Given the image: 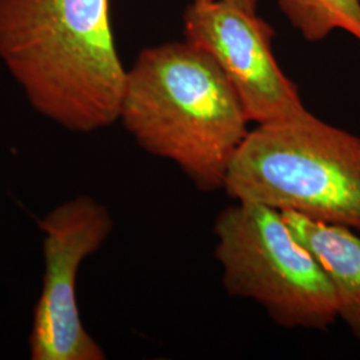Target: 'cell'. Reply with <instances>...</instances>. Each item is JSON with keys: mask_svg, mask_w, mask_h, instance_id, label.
Returning <instances> with one entry per match:
<instances>
[{"mask_svg": "<svg viewBox=\"0 0 360 360\" xmlns=\"http://www.w3.org/2000/svg\"><path fill=\"white\" fill-rule=\"evenodd\" d=\"M282 13L309 41H319L335 30L360 40V0H278Z\"/></svg>", "mask_w": 360, "mask_h": 360, "instance_id": "ba28073f", "label": "cell"}, {"mask_svg": "<svg viewBox=\"0 0 360 360\" xmlns=\"http://www.w3.org/2000/svg\"><path fill=\"white\" fill-rule=\"evenodd\" d=\"M223 190L235 202L360 232V138L314 114L257 124L235 155Z\"/></svg>", "mask_w": 360, "mask_h": 360, "instance_id": "3957f363", "label": "cell"}, {"mask_svg": "<svg viewBox=\"0 0 360 360\" xmlns=\"http://www.w3.org/2000/svg\"><path fill=\"white\" fill-rule=\"evenodd\" d=\"M196 1H208V0H196ZM224 1H230L233 3L242 8H245L250 13H257V6L262 0H224Z\"/></svg>", "mask_w": 360, "mask_h": 360, "instance_id": "9c48e42d", "label": "cell"}, {"mask_svg": "<svg viewBox=\"0 0 360 360\" xmlns=\"http://www.w3.org/2000/svg\"><path fill=\"white\" fill-rule=\"evenodd\" d=\"M119 120L147 154L175 163L205 193L221 190L250 119L214 58L188 40L139 52Z\"/></svg>", "mask_w": 360, "mask_h": 360, "instance_id": "7a4b0ae2", "label": "cell"}, {"mask_svg": "<svg viewBox=\"0 0 360 360\" xmlns=\"http://www.w3.org/2000/svg\"><path fill=\"white\" fill-rule=\"evenodd\" d=\"M214 232L229 295L254 300L284 328L324 331L339 319L326 272L281 211L236 202L219 214Z\"/></svg>", "mask_w": 360, "mask_h": 360, "instance_id": "277c9868", "label": "cell"}, {"mask_svg": "<svg viewBox=\"0 0 360 360\" xmlns=\"http://www.w3.org/2000/svg\"><path fill=\"white\" fill-rule=\"evenodd\" d=\"M0 59L58 126L89 134L119 120L127 70L110 0H0Z\"/></svg>", "mask_w": 360, "mask_h": 360, "instance_id": "6da1fadb", "label": "cell"}, {"mask_svg": "<svg viewBox=\"0 0 360 360\" xmlns=\"http://www.w3.org/2000/svg\"><path fill=\"white\" fill-rule=\"evenodd\" d=\"M43 233V283L28 339L32 360H103V348L82 322L77 278L82 263L114 231L108 208L79 195L39 219Z\"/></svg>", "mask_w": 360, "mask_h": 360, "instance_id": "5b68a950", "label": "cell"}, {"mask_svg": "<svg viewBox=\"0 0 360 360\" xmlns=\"http://www.w3.org/2000/svg\"><path fill=\"white\" fill-rule=\"evenodd\" d=\"M186 40L208 52L245 107L250 122L281 123L311 115L272 52V27L224 0L196 1L183 15Z\"/></svg>", "mask_w": 360, "mask_h": 360, "instance_id": "8992f818", "label": "cell"}, {"mask_svg": "<svg viewBox=\"0 0 360 360\" xmlns=\"http://www.w3.org/2000/svg\"><path fill=\"white\" fill-rule=\"evenodd\" d=\"M334 288L338 315L360 342V238L354 230L282 212Z\"/></svg>", "mask_w": 360, "mask_h": 360, "instance_id": "52a82bcc", "label": "cell"}]
</instances>
